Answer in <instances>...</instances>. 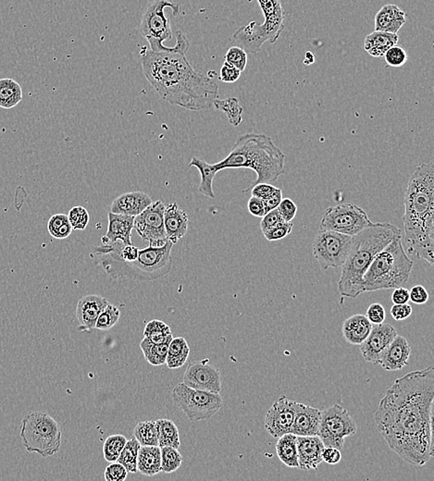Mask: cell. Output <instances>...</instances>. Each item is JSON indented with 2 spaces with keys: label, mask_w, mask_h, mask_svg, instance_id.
<instances>
[{
  "label": "cell",
  "mask_w": 434,
  "mask_h": 481,
  "mask_svg": "<svg viewBox=\"0 0 434 481\" xmlns=\"http://www.w3.org/2000/svg\"><path fill=\"white\" fill-rule=\"evenodd\" d=\"M372 324L365 315L357 314L346 319L343 323V336L346 341L353 346H359L370 334Z\"/></svg>",
  "instance_id": "4316f807"
},
{
  "label": "cell",
  "mask_w": 434,
  "mask_h": 481,
  "mask_svg": "<svg viewBox=\"0 0 434 481\" xmlns=\"http://www.w3.org/2000/svg\"><path fill=\"white\" fill-rule=\"evenodd\" d=\"M20 436L27 452L37 453L42 458L56 455L61 450V426L48 413H28L21 421Z\"/></svg>",
  "instance_id": "9c48e42d"
},
{
  "label": "cell",
  "mask_w": 434,
  "mask_h": 481,
  "mask_svg": "<svg viewBox=\"0 0 434 481\" xmlns=\"http://www.w3.org/2000/svg\"><path fill=\"white\" fill-rule=\"evenodd\" d=\"M282 190H281L280 188L278 187L275 188L274 192L270 194V195L267 196V198H265L263 200L265 207H266L267 211H270V210L276 209L278 206H279L281 201H282Z\"/></svg>",
  "instance_id": "91938a15"
},
{
  "label": "cell",
  "mask_w": 434,
  "mask_h": 481,
  "mask_svg": "<svg viewBox=\"0 0 434 481\" xmlns=\"http://www.w3.org/2000/svg\"><path fill=\"white\" fill-rule=\"evenodd\" d=\"M399 37L397 34L374 31L368 35L364 41V49L374 57H381L390 48L397 45Z\"/></svg>",
  "instance_id": "83f0119b"
},
{
  "label": "cell",
  "mask_w": 434,
  "mask_h": 481,
  "mask_svg": "<svg viewBox=\"0 0 434 481\" xmlns=\"http://www.w3.org/2000/svg\"><path fill=\"white\" fill-rule=\"evenodd\" d=\"M133 437L142 446H158L157 421L139 422L133 430Z\"/></svg>",
  "instance_id": "8d00e7d4"
},
{
  "label": "cell",
  "mask_w": 434,
  "mask_h": 481,
  "mask_svg": "<svg viewBox=\"0 0 434 481\" xmlns=\"http://www.w3.org/2000/svg\"><path fill=\"white\" fill-rule=\"evenodd\" d=\"M171 397L191 422L209 419L220 411L223 398L220 393L193 389L182 384H177Z\"/></svg>",
  "instance_id": "8fae6325"
},
{
  "label": "cell",
  "mask_w": 434,
  "mask_h": 481,
  "mask_svg": "<svg viewBox=\"0 0 434 481\" xmlns=\"http://www.w3.org/2000/svg\"><path fill=\"white\" fill-rule=\"evenodd\" d=\"M23 100V89L17 82L10 78L0 79V108L10 109Z\"/></svg>",
  "instance_id": "d6a6232c"
},
{
  "label": "cell",
  "mask_w": 434,
  "mask_h": 481,
  "mask_svg": "<svg viewBox=\"0 0 434 481\" xmlns=\"http://www.w3.org/2000/svg\"><path fill=\"white\" fill-rule=\"evenodd\" d=\"M294 223H286V221H282V223L278 224V225L274 227L269 229V231L263 234L264 237L266 238L270 242H275V240H280L285 239L287 237L289 234H291L292 229H293Z\"/></svg>",
  "instance_id": "7dc6e473"
},
{
  "label": "cell",
  "mask_w": 434,
  "mask_h": 481,
  "mask_svg": "<svg viewBox=\"0 0 434 481\" xmlns=\"http://www.w3.org/2000/svg\"><path fill=\"white\" fill-rule=\"evenodd\" d=\"M173 243H166L160 247H149L140 249L138 258L131 263L111 261L97 256L103 270L113 280L153 281L169 275L173 267L171 250Z\"/></svg>",
  "instance_id": "52a82bcc"
},
{
  "label": "cell",
  "mask_w": 434,
  "mask_h": 481,
  "mask_svg": "<svg viewBox=\"0 0 434 481\" xmlns=\"http://www.w3.org/2000/svg\"><path fill=\"white\" fill-rule=\"evenodd\" d=\"M392 301L394 304H406L409 301V291L403 286L395 288L392 294Z\"/></svg>",
  "instance_id": "94428289"
},
{
  "label": "cell",
  "mask_w": 434,
  "mask_h": 481,
  "mask_svg": "<svg viewBox=\"0 0 434 481\" xmlns=\"http://www.w3.org/2000/svg\"><path fill=\"white\" fill-rule=\"evenodd\" d=\"M165 205L158 200L135 217L133 229L150 247H160L168 242L164 227Z\"/></svg>",
  "instance_id": "9a60e30c"
},
{
  "label": "cell",
  "mask_w": 434,
  "mask_h": 481,
  "mask_svg": "<svg viewBox=\"0 0 434 481\" xmlns=\"http://www.w3.org/2000/svg\"><path fill=\"white\" fill-rule=\"evenodd\" d=\"M67 216L73 229L84 231L88 226L90 215L86 207L82 206L73 207Z\"/></svg>",
  "instance_id": "ee69618b"
},
{
  "label": "cell",
  "mask_w": 434,
  "mask_h": 481,
  "mask_svg": "<svg viewBox=\"0 0 434 481\" xmlns=\"http://www.w3.org/2000/svg\"><path fill=\"white\" fill-rule=\"evenodd\" d=\"M412 307L406 304H395L391 308V315L395 321H401L409 318L412 314Z\"/></svg>",
  "instance_id": "6f0895ef"
},
{
  "label": "cell",
  "mask_w": 434,
  "mask_h": 481,
  "mask_svg": "<svg viewBox=\"0 0 434 481\" xmlns=\"http://www.w3.org/2000/svg\"><path fill=\"white\" fill-rule=\"evenodd\" d=\"M277 455L286 466L299 469V453H297V436L294 433H286L278 438Z\"/></svg>",
  "instance_id": "f546056e"
},
{
  "label": "cell",
  "mask_w": 434,
  "mask_h": 481,
  "mask_svg": "<svg viewBox=\"0 0 434 481\" xmlns=\"http://www.w3.org/2000/svg\"><path fill=\"white\" fill-rule=\"evenodd\" d=\"M294 419L291 433L296 436H318L321 411L294 402Z\"/></svg>",
  "instance_id": "ffe728a7"
},
{
  "label": "cell",
  "mask_w": 434,
  "mask_h": 481,
  "mask_svg": "<svg viewBox=\"0 0 434 481\" xmlns=\"http://www.w3.org/2000/svg\"><path fill=\"white\" fill-rule=\"evenodd\" d=\"M141 444H139L138 440L133 437L130 441H127L126 444L122 449L121 455H120L118 460L122 466L127 469L128 473L135 474L138 471V456L139 449Z\"/></svg>",
  "instance_id": "f35d334b"
},
{
  "label": "cell",
  "mask_w": 434,
  "mask_h": 481,
  "mask_svg": "<svg viewBox=\"0 0 434 481\" xmlns=\"http://www.w3.org/2000/svg\"><path fill=\"white\" fill-rule=\"evenodd\" d=\"M170 343L171 341L158 344L154 343L149 339L144 337L140 343V348L144 358L150 365L162 366L166 364V358H167Z\"/></svg>",
  "instance_id": "e575fe53"
},
{
  "label": "cell",
  "mask_w": 434,
  "mask_h": 481,
  "mask_svg": "<svg viewBox=\"0 0 434 481\" xmlns=\"http://www.w3.org/2000/svg\"><path fill=\"white\" fill-rule=\"evenodd\" d=\"M411 348L408 340L403 336L397 335L387 347L379 365L387 371L402 370L408 365Z\"/></svg>",
  "instance_id": "7402d4cb"
},
{
  "label": "cell",
  "mask_w": 434,
  "mask_h": 481,
  "mask_svg": "<svg viewBox=\"0 0 434 481\" xmlns=\"http://www.w3.org/2000/svg\"><path fill=\"white\" fill-rule=\"evenodd\" d=\"M283 221L282 216H281L278 209L270 210L267 211L266 215L262 217L261 221V229L262 234L269 231V229L274 228V227L278 225V224Z\"/></svg>",
  "instance_id": "816d5d0a"
},
{
  "label": "cell",
  "mask_w": 434,
  "mask_h": 481,
  "mask_svg": "<svg viewBox=\"0 0 434 481\" xmlns=\"http://www.w3.org/2000/svg\"><path fill=\"white\" fill-rule=\"evenodd\" d=\"M265 18L262 24L251 21L234 32L237 46L249 53H258L264 43L276 42L285 29V12L280 0H258Z\"/></svg>",
  "instance_id": "ba28073f"
},
{
  "label": "cell",
  "mask_w": 434,
  "mask_h": 481,
  "mask_svg": "<svg viewBox=\"0 0 434 481\" xmlns=\"http://www.w3.org/2000/svg\"><path fill=\"white\" fill-rule=\"evenodd\" d=\"M189 167H196L200 172L201 182L199 185L198 191L202 195L209 198H215V193L213 191V182L216 174L218 173L217 169H215L214 164L207 163L203 158L198 157L192 158Z\"/></svg>",
  "instance_id": "4dcf8cb0"
},
{
  "label": "cell",
  "mask_w": 434,
  "mask_h": 481,
  "mask_svg": "<svg viewBox=\"0 0 434 481\" xmlns=\"http://www.w3.org/2000/svg\"><path fill=\"white\" fill-rule=\"evenodd\" d=\"M413 261L404 249L401 236L379 251L363 278V292L395 289L408 283Z\"/></svg>",
  "instance_id": "8992f818"
},
{
  "label": "cell",
  "mask_w": 434,
  "mask_h": 481,
  "mask_svg": "<svg viewBox=\"0 0 434 481\" xmlns=\"http://www.w3.org/2000/svg\"><path fill=\"white\" fill-rule=\"evenodd\" d=\"M138 471L152 477L161 472V453L160 446H142L138 456Z\"/></svg>",
  "instance_id": "f1b7e54d"
},
{
  "label": "cell",
  "mask_w": 434,
  "mask_h": 481,
  "mask_svg": "<svg viewBox=\"0 0 434 481\" xmlns=\"http://www.w3.org/2000/svg\"><path fill=\"white\" fill-rule=\"evenodd\" d=\"M48 231L55 239L64 240L72 234L73 229L67 215L55 214L49 218Z\"/></svg>",
  "instance_id": "ab89813d"
},
{
  "label": "cell",
  "mask_w": 434,
  "mask_h": 481,
  "mask_svg": "<svg viewBox=\"0 0 434 481\" xmlns=\"http://www.w3.org/2000/svg\"><path fill=\"white\" fill-rule=\"evenodd\" d=\"M353 236L332 231L317 232L313 240V255L323 270L342 267L350 251Z\"/></svg>",
  "instance_id": "5bb4252c"
},
{
  "label": "cell",
  "mask_w": 434,
  "mask_h": 481,
  "mask_svg": "<svg viewBox=\"0 0 434 481\" xmlns=\"http://www.w3.org/2000/svg\"><path fill=\"white\" fill-rule=\"evenodd\" d=\"M367 212L353 203L330 207L324 212L319 223V231H332L354 236L372 225Z\"/></svg>",
  "instance_id": "7c38bea8"
},
{
  "label": "cell",
  "mask_w": 434,
  "mask_h": 481,
  "mask_svg": "<svg viewBox=\"0 0 434 481\" xmlns=\"http://www.w3.org/2000/svg\"><path fill=\"white\" fill-rule=\"evenodd\" d=\"M275 188L276 187H274L272 184L261 182V184L255 185L252 187L247 188V189H245L243 192H250L252 196H256V198H261L264 200L270 194L274 192Z\"/></svg>",
  "instance_id": "db71d44e"
},
{
  "label": "cell",
  "mask_w": 434,
  "mask_h": 481,
  "mask_svg": "<svg viewBox=\"0 0 434 481\" xmlns=\"http://www.w3.org/2000/svg\"><path fill=\"white\" fill-rule=\"evenodd\" d=\"M434 368L395 379L379 402L374 418L390 449L415 466L433 456Z\"/></svg>",
  "instance_id": "6da1fadb"
},
{
  "label": "cell",
  "mask_w": 434,
  "mask_h": 481,
  "mask_svg": "<svg viewBox=\"0 0 434 481\" xmlns=\"http://www.w3.org/2000/svg\"><path fill=\"white\" fill-rule=\"evenodd\" d=\"M403 216L406 244L412 258L434 263V162L422 163L409 179Z\"/></svg>",
  "instance_id": "3957f363"
},
{
  "label": "cell",
  "mask_w": 434,
  "mask_h": 481,
  "mask_svg": "<svg viewBox=\"0 0 434 481\" xmlns=\"http://www.w3.org/2000/svg\"><path fill=\"white\" fill-rule=\"evenodd\" d=\"M144 337L149 339L154 343H163L171 341L173 339L171 328L165 322L153 319L146 325L144 330Z\"/></svg>",
  "instance_id": "74e56055"
},
{
  "label": "cell",
  "mask_w": 434,
  "mask_h": 481,
  "mask_svg": "<svg viewBox=\"0 0 434 481\" xmlns=\"http://www.w3.org/2000/svg\"><path fill=\"white\" fill-rule=\"evenodd\" d=\"M294 401L281 396L270 406L265 417V428L275 439L290 433L294 419Z\"/></svg>",
  "instance_id": "ac0fdd59"
},
{
  "label": "cell",
  "mask_w": 434,
  "mask_h": 481,
  "mask_svg": "<svg viewBox=\"0 0 434 481\" xmlns=\"http://www.w3.org/2000/svg\"><path fill=\"white\" fill-rule=\"evenodd\" d=\"M321 456L322 462L329 464L340 463L341 459H342L340 450L334 447H324Z\"/></svg>",
  "instance_id": "680465c9"
},
{
  "label": "cell",
  "mask_w": 434,
  "mask_h": 481,
  "mask_svg": "<svg viewBox=\"0 0 434 481\" xmlns=\"http://www.w3.org/2000/svg\"><path fill=\"white\" fill-rule=\"evenodd\" d=\"M242 72L233 66V65L225 62L220 73V80L223 83H236L241 77Z\"/></svg>",
  "instance_id": "f5cc1de1"
},
{
  "label": "cell",
  "mask_w": 434,
  "mask_h": 481,
  "mask_svg": "<svg viewBox=\"0 0 434 481\" xmlns=\"http://www.w3.org/2000/svg\"><path fill=\"white\" fill-rule=\"evenodd\" d=\"M247 209L251 215L256 218H262L267 212L263 199L256 198V196H251L247 203Z\"/></svg>",
  "instance_id": "11a10c76"
},
{
  "label": "cell",
  "mask_w": 434,
  "mask_h": 481,
  "mask_svg": "<svg viewBox=\"0 0 434 481\" xmlns=\"http://www.w3.org/2000/svg\"><path fill=\"white\" fill-rule=\"evenodd\" d=\"M108 303L100 295L90 294L82 297L76 307V319L80 325L78 330L86 332L95 329L98 316Z\"/></svg>",
  "instance_id": "d6986e66"
},
{
  "label": "cell",
  "mask_w": 434,
  "mask_h": 481,
  "mask_svg": "<svg viewBox=\"0 0 434 481\" xmlns=\"http://www.w3.org/2000/svg\"><path fill=\"white\" fill-rule=\"evenodd\" d=\"M167 8L173 10V16L181 12V6L171 0H154L144 10L141 20L140 34L149 42L150 50L165 52L173 48V46L164 45L165 41L173 37L170 19L165 13Z\"/></svg>",
  "instance_id": "30bf717a"
},
{
  "label": "cell",
  "mask_w": 434,
  "mask_h": 481,
  "mask_svg": "<svg viewBox=\"0 0 434 481\" xmlns=\"http://www.w3.org/2000/svg\"><path fill=\"white\" fill-rule=\"evenodd\" d=\"M182 382L196 390L214 393L222 392L220 370L210 365L207 359L190 363L182 377Z\"/></svg>",
  "instance_id": "2e32d148"
},
{
  "label": "cell",
  "mask_w": 434,
  "mask_h": 481,
  "mask_svg": "<svg viewBox=\"0 0 434 481\" xmlns=\"http://www.w3.org/2000/svg\"><path fill=\"white\" fill-rule=\"evenodd\" d=\"M384 57L387 65L393 68L403 66L408 62V53L405 49L397 45L390 48Z\"/></svg>",
  "instance_id": "bcb514c9"
},
{
  "label": "cell",
  "mask_w": 434,
  "mask_h": 481,
  "mask_svg": "<svg viewBox=\"0 0 434 481\" xmlns=\"http://www.w3.org/2000/svg\"><path fill=\"white\" fill-rule=\"evenodd\" d=\"M323 442L319 436H297L299 469L310 470L318 469L322 462Z\"/></svg>",
  "instance_id": "44dd1931"
},
{
  "label": "cell",
  "mask_w": 434,
  "mask_h": 481,
  "mask_svg": "<svg viewBox=\"0 0 434 481\" xmlns=\"http://www.w3.org/2000/svg\"><path fill=\"white\" fill-rule=\"evenodd\" d=\"M406 23V13L397 5H384L375 16V30L397 34Z\"/></svg>",
  "instance_id": "484cf974"
},
{
  "label": "cell",
  "mask_w": 434,
  "mask_h": 481,
  "mask_svg": "<svg viewBox=\"0 0 434 481\" xmlns=\"http://www.w3.org/2000/svg\"><path fill=\"white\" fill-rule=\"evenodd\" d=\"M164 227L166 236L169 242L177 244L187 234L189 228V218L187 212L176 203L169 204L165 207Z\"/></svg>",
  "instance_id": "603a6c76"
},
{
  "label": "cell",
  "mask_w": 434,
  "mask_h": 481,
  "mask_svg": "<svg viewBox=\"0 0 434 481\" xmlns=\"http://www.w3.org/2000/svg\"><path fill=\"white\" fill-rule=\"evenodd\" d=\"M127 469L119 462H113L106 467L104 478L106 481H124L126 480Z\"/></svg>",
  "instance_id": "c3c4849f"
},
{
  "label": "cell",
  "mask_w": 434,
  "mask_h": 481,
  "mask_svg": "<svg viewBox=\"0 0 434 481\" xmlns=\"http://www.w3.org/2000/svg\"><path fill=\"white\" fill-rule=\"evenodd\" d=\"M127 441L126 437L122 434L108 437L103 445V455L105 460L110 463L117 462Z\"/></svg>",
  "instance_id": "b9f144b4"
},
{
  "label": "cell",
  "mask_w": 434,
  "mask_h": 481,
  "mask_svg": "<svg viewBox=\"0 0 434 481\" xmlns=\"http://www.w3.org/2000/svg\"><path fill=\"white\" fill-rule=\"evenodd\" d=\"M277 209L282 216L283 221L286 223H291L296 218L297 206L290 198H283Z\"/></svg>",
  "instance_id": "681fc988"
},
{
  "label": "cell",
  "mask_w": 434,
  "mask_h": 481,
  "mask_svg": "<svg viewBox=\"0 0 434 481\" xmlns=\"http://www.w3.org/2000/svg\"><path fill=\"white\" fill-rule=\"evenodd\" d=\"M366 317L372 325L384 323L386 317V310L379 303H373L368 307Z\"/></svg>",
  "instance_id": "f907efd6"
},
{
  "label": "cell",
  "mask_w": 434,
  "mask_h": 481,
  "mask_svg": "<svg viewBox=\"0 0 434 481\" xmlns=\"http://www.w3.org/2000/svg\"><path fill=\"white\" fill-rule=\"evenodd\" d=\"M401 236L397 227L389 223H372L354 235L348 258L342 266L338 291L343 297L357 298L363 294V278L379 251Z\"/></svg>",
  "instance_id": "5b68a950"
},
{
  "label": "cell",
  "mask_w": 434,
  "mask_h": 481,
  "mask_svg": "<svg viewBox=\"0 0 434 481\" xmlns=\"http://www.w3.org/2000/svg\"><path fill=\"white\" fill-rule=\"evenodd\" d=\"M357 433V425L350 413L340 404H334L321 412L318 436L325 447L342 450L345 439Z\"/></svg>",
  "instance_id": "4fadbf2b"
},
{
  "label": "cell",
  "mask_w": 434,
  "mask_h": 481,
  "mask_svg": "<svg viewBox=\"0 0 434 481\" xmlns=\"http://www.w3.org/2000/svg\"><path fill=\"white\" fill-rule=\"evenodd\" d=\"M190 355V347L182 337L173 338L169 344L166 365L171 370L182 368Z\"/></svg>",
  "instance_id": "1f68e13d"
},
{
  "label": "cell",
  "mask_w": 434,
  "mask_h": 481,
  "mask_svg": "<svg viewBox=\"0 0 434 481\" xmlns=\"http://www.w3.org/2000/svg\"><path fill=\"white\" fill-rule=\"evenodd\" d=\"M161 453V472L166 474L176 472L182 466V455L176 448L165 446L160 448Z\"/></svg>",
  "instance_id": "60d3db41"
},
{
  "label": "cell",
  "mask_w": 434,
  "mask_h": 481,
  "mask_svg": "<svg viewBox=\"0 0 434 481\" xmlns=\"http://www.w3.org/2000/svg\"><path fill=\"white\" fill-rule=\"evenodd\" d=\"M285 153L264 133H247L237 139L225 160L215 163L218 172L228 169H250L256 179L251 187L266 182L274 184L285 173Z\"/></svg>",
  "instance_id": "277c9868"
},
{
  "label": "cell",
  "mask_w": 434,
  "mask_h": 481,
  "mask_svg": "<svg viewBox=\"0 0 434 481\" xmlns=\"http://www.w3.org/2000/svg\"><path fill=\"white\" fill-rule=\"evenodd\" d=\"M409 300L416 305H424L428 300L427 289L422 285L412 287L411 291H409Z\"/></svg>",
  "instance_id": "9f6ffc18"
},
{
  "label": "cell",
  "mask_w": 434,
  "mask_h": 481,
  "mask_svg": "<svg viewBox=\"0 0 434 481\" xmlns=\"http://www.w3.org/2000/svg\"><path fill=\"white\" fill-rule=\"evenodd\" d=\"M170 51L154 52L147 46L140 51L144 77L166 102L187 111L211 108L219 97V86L209 76L194 69L185 54L190 43L181 31Z\"/></svg>",
  "instance_id": "7a4b0ae2"
},
{
  "label": "cell",
  "mask_w": 434,
  "mask_h": 481,
  "mask_svg": "<svg viewBox=\"0 0 434 481\" xmlns=\"http://www.w3.org/2000/svg\"><path fill=\"white\" fill-rule=\"evenodd\" d=\"M397 335L395 328L388 323L372 325L370 334L361 344L360 352L366 362L379 365L387 347Z\"/></svg>",
  "instance_id": "e0dca14e"
},
{
  "label": "cell",
  "mask_w": 434,
  "mask_h": 481,
  "mask_svg": "<svg viewBox=\"0 0 434 481\" xmlns=\"http://www.w3.org/2000/svg\"><path fill=\"white\" fill-rule=\"evenodd\" d=\"M157 430L158 446H170L179 449L181 446L179 428L173 420L166 418L157 420Z\"/></svg>",
  "instance_id": "836d02e7"
},
{
  "label": "cell",
  "mask_w": 434,
  "mask_h": 481,
  "mask_svg": "<svg viewBox=\"0 0 434 481\" xmlns=\"http://www.w3.org/2000/svg\"><path fill=\"white\" fill-rule=\"evenodd\" d=\"M121 311L115 305L108 303L104 308L95 322V329L101 330H108L113 329L120 321Z\"/></svg>",
  "instance_id": "7bdbcfd3"
},
{
  "label": "cell",
  "mask_w": 434,
  "mask_h": 481,
  "mask_svg": "<svg viewBox=\"0 0 434 481\" xmlns=\"http://www.w3.org/2000/svg\"><path fill=\"white\" fill-rule=\"evenodd\" d=\"M108 220V231L101 239L102 244L114 243L117 240L124 243V245L133 244L131 237H132L135 217L110 212Z\"/></svg>",
  "instance_id": "cb8c5ba5"
},
{
  "label": "cell",
  "mask_w": 434,
  "mask_h": 481,
  "mask_svg": "<svg viewBox=\"0 0 434 481\" xmlns=\"http://www.w3.org/2000/svg\"><path fill=\"white\" fill-rule=\"evenodd\" d=\"M151 204V198L141 191L125 193L114 199L111 212L136 217Z\"/></svg>",
  "instance_id": "d4e9b609"
},
{
  "label": "cell",
  "mask_w": 434,
  "mask_h": 481,
  "mask_svg": "<svg viewBox=\"0 0 434 481\" xmlns=\"http://www.w3.org/2000/svg\"><path fill=\"white\" fill-rule=\"evenodd\" d=\"M213 106L225 113L229 122L233 126L237 127L242 124L244 109L240 105L239 100L236 97H229L225 100L217 98L213 103Z\"/></svg>",
  "instance_id": "d590c367"
},
{
  "label": "cell",
  "mask_w": 434,
  "mask_h": 481,
  "mask_svg": "<svg viewBox=\"0 0 434 481\" xmlns=\"http://www.w3.org/2000/svg\"><path fill=\"white\" fill-rule=\"evenodd\" d=\"M225 62L243 73L247 68V53L240 46H232L225 55Z\"/></svg>",
  "instance_id": "f6af8a7d"
}]
</instances>
